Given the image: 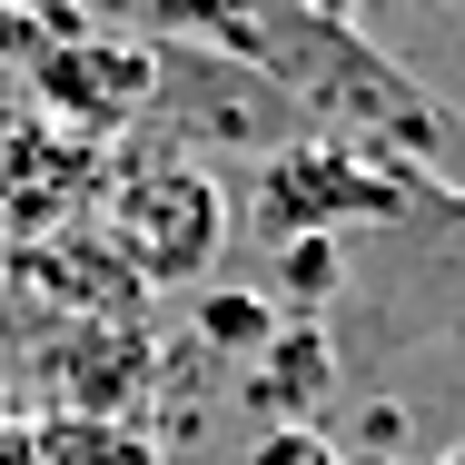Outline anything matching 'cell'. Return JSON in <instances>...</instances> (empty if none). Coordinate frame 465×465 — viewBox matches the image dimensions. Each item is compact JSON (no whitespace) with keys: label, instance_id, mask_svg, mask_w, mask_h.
<instances>
[{"label":"cell","instance_id":"obj_1","mask_svg":"<svg viewBox=\"0 0 465 465\" xmlns=\"http://www.w3.org/2000/svg\"><path fill=\"white\" fill-rule=\"evenodd\" d=\"M99 238L129 258L139 287H188L228 248V198L198 159H139L99 179Z\"/></svg>","mask_w":465,"mask_h":465},{"label":"cell","instance_id":"obj_2","mask_svg":"<svg viewBox=\"0 0 465 465\" xmlns=\"http://www.w3.org/2000/svg\"><path fill=\"white\" fill-rule=\"evenodd\" d=\"M30 90H40V119L70 129V139H109L129 129L149 90H159V60L119 30H90V20H40V50H30Z\"/></svg>","mask_w":465,"mask_h":465},{"label":"cell","instance_id":"obj_3","mask_svg":"<svg viewBox=\"0 0 465 465\" xmlns=\"http://www.w3.org/2000/svg\"><path fill=\"white\" fill-rule=\"evenodd\" d=\"M396 208H406V179L367 149H337V139H297L258 179L268 238H337V218H396Z\"/></svg>","mask_w":465,"mask_h":465},{"label":"cell","instance_id":"obj_4","mask_svg":"<svg viewBox=\"0 0 465 465\" xmlns=\"http://www.w3.org/2000/svg\"><path fill=\"white\" fill-rule=\"evenodd\" d=\"M40 376L60 386V416H129V396H149L159 357L139 317H70L40 347Z\"/></svg>","mask_w":465,"mask_h":465},{"label":"cell","instance_id":"obj_5","mask_svg":"<svg viewBox=\"0 0 465 465\" xmlns=\"http://www.w3.org/2000/svg\"><path fill=\"white\" fill-rule=\"evenodd\" d=\"M10 258H20L10 287H20V297H50L60 327H70V317H139V278H129V258H119L99 228L30 238V248H10Z\"/></svg>","mask_w":465,"mask_h":465},{"label":"cell","instance_id":"obj_6","mask_svg":"<svg viewBox=\"0 0 465 465\" xmlns=\"http://www.w3.org/2000/svg\"><path fill=\"white\" fill-rule=\"evenodd\" d=\"M327 396H337V347H327V327H307V317H278V337L238 367V406H248L258 426H317Z\"/></svg>","mask_w":465,"mask_h":465},{"label":"cell","instance_id":"obj_7","mask_svg":"<svg viewBox=\"0 0 465 465\" xmlns=\"http://www.w3.org/2000/svg\"><path fill=\"white\" fill-rule=\"evenodd\" d=\"M20 446L30 465H159L149 426H129V416H30Z\"/></svg>","mask_w":465,"mask_h":465},{"label":"cell","instance_id":"obj_8","mask_svg":"<svg viewBox=\"0 0 465 465\" xmlns=\"http://www.w3.org/2000/svg\"><path fill=\"white\" fill-rule=\"evenodd\" d=\"M188 327H198V347H208V357H238V367H248V357L278 337V307H268L258 287H208Z\"/></svg>","mask_w":465,"mask_h":465},{"label":"cell","instance_id":"obj_9","mask_svg":"<svg viewBox=\"0 0 465 465\" xmlns=\"http://www.w3.org/2000/svg\"><path fill=\"white\" fill-rule=\"evenodd\" d=\"M337 287H347V248H337V238H278V297H268V307H297V317L317 327Z\"/></svg>","mask_w":465,"mask_h":465},{"label":"cell","instance_id":"obj_10","mask_svg":"<svg viewBox=\"0 0 465 465\" xmlns=\"http://www.w3.org/2000/svg\"><path fill=\"white\" fill-rule=\"evenodd\" d=\"M248 465H347V456H337L327 426H268V436L248 446Z\"/></svg>","mask_w":465,"mask_h":465},{"label":"cell","instance_id":"obj_11","mask_svg":"<svg viewBox=\"0 0 465 465\" xmlns=\"http://www.w3.org/2000/svg\"><path fill=\"white\" fill-rule=\"evenodd\" d=\"M357 436H367V456H396V446H406V406H386V396L357 406Z\"/></svg>","mask_w":465,"mask_h":465},{"label":"cell","instance_id":"obj_12","mask_svg":"<svg viewBox=\"0 0 465 465\" xmlns=\"http://www.w3.org/2000/svg\"><path fill=\"white\" fill-rule=\"evenodd\" d=\"M287 10H297V20H327V30H347V20H357V0H287Z\"/></svg>","mask_w":465,"mask_h":465},{"label":"cell","instance_id":"obj_13","mask_svg":"<svg viewBox=\"0 0 465 465\" xmlns=\"http://www.w3.org/2000/svg\"><path fill=\"white\" fill-rule=\"evenodd\" d=\"M10 248H20V238H10V218H0V278H10Z\"/></svg>","mask_w":465,"mask_h":465},{"label":"cell","instance_id":"obj_14","mask_svg":"<svg viewBox=\"0 0 465 465\" xmlns=\"http://www.w3.org/2000/svg\"><path fill=\"white\" fill-rule=\"evenodd\" d=\"M426 465H465V446H456V456H426Z\"/></svg>","mask_w":465,"mask_h":465}]
</instances>
